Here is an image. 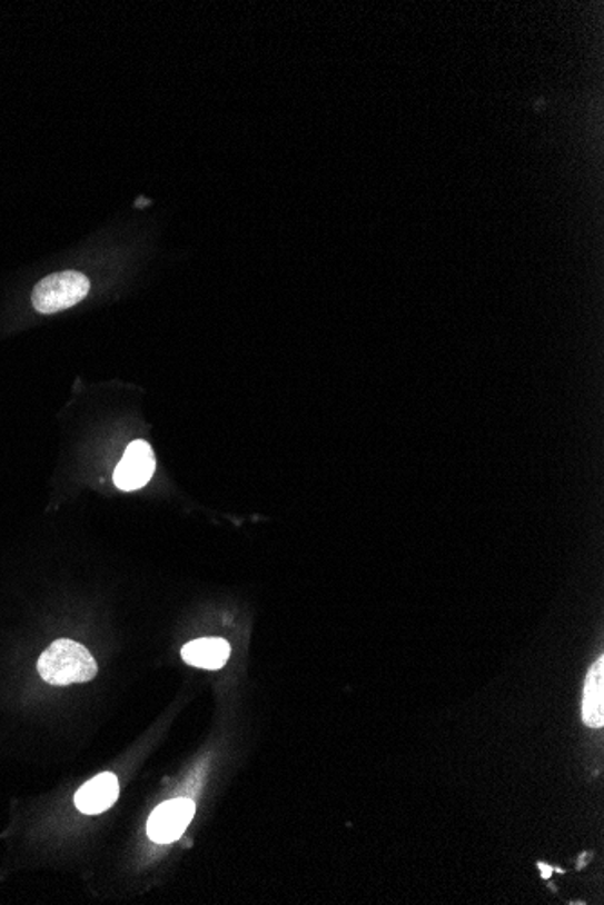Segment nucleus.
<instances>
[{
  "instance_id": "39448f33",
  "label": "nucleus",
  "mask_w": 604,
  "mask_h": 905,
  "mask_svg": "<svg viewBox=\"0 0 604 905\" xmlns=\"http://www.w3.org/2000/svg\"><path fill=\"white\" fill-rule=\"evenodd\" d=\"M120 795V785L115 774L103 772L100 776L92 777L75 795V805L86 815L103 814L111 808Z\"/></svg>"
},
{
  "instance_id": "423d86ee",
  "label": "nucleus",
  "mask_w": 604,
  "mask_h": 905,
  "mask_svg": "<svg viewBox=\"0 0 604 905\" xmlns=\"http://www.w3.org/2000/svg\"><path fill=\"white\" fill-rule=\"evenodd\" d=\"M181 658L192 667L218 670L230 658V646L221 638H199L181 649Z\"/></svg>"
},
{
  "instance_id": "f03ea898",
  "label": "nucleus",
  "mask_w": 604,
  "mask_h": 905,
  "mask_svg": "<svg viewBox=\"0 0 604 905\" xmlns=\"http://www.w3.org/2000/svg\"><path fill=\"white\" fill-rule=\"evenodd\" d=\"M91 282L80 271H60L49 275L34 286L31 302L39 314H59L63 309L73 308L82 302L89 295Z\"/></svg>"
},
{
  "instance_id": "7ed1b4c3",
  "label": "nucleus",
  "mask_w": 604,
  "mask_h": 905,
  "mask_svg": "<svg viewBox=\"0 0 604 905\" xmlns=\"http://www.w3.org/2000/svg\"><path fill=\"white\" fill-rule=\"evenodd\" d=\"M196 814V806L192 800L179 799L165 800L164 805L152 812L147 823V835L156 844H170L178 841L185 834L190 821Z\"/></svg>"
},
{
  "instance_id": "0eeeda50",
  "label": "nucleus",
  "mask_w": 604,
  "mask_h": 905,
  "mask_svg": "<svg viewBox=\"0 0 604 905\" xmlns=\"http://www.w3.org/2000/svg\"><path fill=\"white\" fill-rule=\"evenodd\" d=\"M583 719L588 727L601 728L604 723V660L590 669L583 694Z\"/></svg>"
},
{
  "instance_id": "f257e3e1",
  "label": "nucleus",
  "mask_w": 604,
  "mask_h": 905,
  "mask_svg": "<svg viewBox=\"0 0 604 905\" xmlns=\"http://www.w3.org/2000/svg\"><path fill=\"white\" fill-rule=\"evenodd\" d=\"M37 670L49 685L83 684L97 676V662L86 647L73 640H57L42 653Z\"/></svg>"
},
{
  "instance_id": "20e7f679",
  "label": "nucleus",
  "mask_w": 604,
  "mask_h": 905,
  "mask_svg": "<svg viewBox=\"0 0 604 905\" xmlns=\"http://www.w3.org/2000/svg\"><path fill=\"white\" fill-rule=\"evenodd\" d=\"M156 459L152 448L143 439L132 441L115 470V483L120 490H140L155 476Z\"/></svg>"
}]
</instances>
